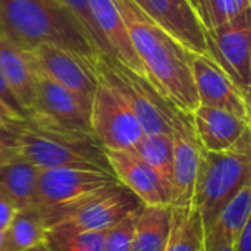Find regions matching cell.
<instances>
[{"label": "cell", "instance_id": "6da1fadb", "mask_svg": "<svg viewBox=\"0 0 251 251\" xmlns=\"http://www.w3.org/2000/svg\"><path fill=\"white\" fill-rule=\"evenodd\" d=\"M113 1L144 66L146 79L171 104L191 115L200 106L193 76L194 53L163 31L132 0Z\"/></svg>", "mask_w": 251, "mask_h": 251}, {"label": "cell", "instance_id": "7a4b0ae2", "mask_svg": "<svg viewBox=\"0 0 251 251\" xmlns=\"http://www.w3.org/2000/svg\"><path fill=\"white\" fill-rule=\"evenodd\" d=\"M0 38L24 50L51 44L94 62L100 51L60 0H0Z\"/></svg>", "mask_w": 251, "mask_h": 251}, {"label": "cell", "instance_id": "3957f363", "mask_svg": "<svg viewBox=\"0 0 251 251\" xmlns=\"http://www.w3.org/2000/svg\"><path fill=\"white\" fill-rule=\"evenodd\" d=\"M6 131L13 151L38 171L79 166L112 172L106 149L93 132L63 128L35 115L7 124Z\"/></svg>", "mask_w": 251, "mask_h": 251}, {"label": "cell", "instance_id": "277c9868", "mask_svg": "<svg viewBox=\"0 0 251 251\" xmlns=\"http://www.w3.org/2000/svg\"><path fill=\"white\" fill-rule=\"evenodd\" d=\"M251 181V128L225 151L201 149L193 204L199 210L204 234L215 225L228 201Z\"/></svg>", "mask_w": 251, "mask_h": 251}, {"label": "cell", "instance_id": "5b68a950", "mask_svg": "<svg viewBox=\"0 0 251 251\" xmlns=\"http://www.w3.org/2000/svg\"><path fill=\"white\" fill-rule=\"evenodd\" d=\"M96 71L132 109L144 134L171 132L174 118L181 112L141 75L135 74L109 54L100 53Z\"/></svg>", "mask_w": 251, "mask_h": 251}, {"label": "cell", "instance_id": "8992f818", "mask_svg": "<svg viewBox=\"0 0 251 251\" xmlns=\"http://www.w3.org/2000/svg\"><path fill=\"white\" fill-rule=\"evenodd\" d=\"M118 182L112 172L97 168L41 169L38 171L35 207L43 212L50 226L59 216Z\"/></svg>", "mask_w": 251, "mask_h": 251}, {"label": "cell", "instance_id": "52a82bcc", "mask_svg": "<svg viewBox=\"0 0 251 251\" xmlns=\"http://www.w3.org/2000/svg\"><path fill=\"white\" fill-rule=\"evenodd\" d=\"M143 206L140 199L121 182L94 194L84 203L59 216L47 231L106 232Z\"/></svg>", "mask_w": 251, "mask_h": 251}, {"label": "cell", "instance_id": "ba28073f", "mask_svg": "<svg viewBox=\"0 0 251 251\" xmlns=\"http://www.w3.org/2000/svg\"><path fill=\"white\" fill-rule=\"evenodd\" d=\"M90 125L93 135L106 150H132L144 135L132 109L100 76L91 103Z\"/></svg>", "mask_w": 251, "mask_h": 251}, {"label": "cell", "instance_id": "9c48e42d", "mask_svg": "<svg viewBox=\"0 0 251 251\" xmlns=\"http://www.w3.org/2000/svg\"><path fill=\"white\" fill-rule=\"evenodd\" d=\"M250 38L251 9L219 26L206 28L207 54L249 100L251 87Z\"/></svg>", "mask_w": 251, "mask_h": 251}, {"label": "cell", "instance_id": "30bf717a", "mask_svg": "<svg viewBox=\"0 0 251 251\" xmlns=\"http://www.w3.org/2000/svg\"><path fill=\"white\" fill-rule=\"evenodd\" d=\"M31 53L37 68L44 75L71 90L88 106H91L99 84V76L94 66L97 59L91 62L74 51L51 44H41L31 50Z\"/></svg>", "mask_w": 251, "mask_h": 251}, {"label": "cell", "instance_id": "8fae6325", "mask_svg": "<svg viewBox=\"0 0 251 251\" xmlns=\"http://www.w3.org/2000/svg\"><path fill=\"white\" fill-rule=\"evenodd\" d=\"M174 140V166L171 182V207L193 204L201 146L196 137L193 118L179 112L171 125Z\"/></svg>", "mask_w": 251, "mask_h": 251}, {"label": "cell", "instance_id": "7c38bea8", "mask_svg": "<svg viewBox=\"0 0 251 251\" xmlns=\"http://www.w3.org/2000/svg\"><path fill=\"white\" fill-rule=\"evenodd\" d=\"M153 22L194 54H207L206 26L190 0H132Z\"/></svg>", "mask_w": 251, "mask_h": 251}, {"label": "cell", "instance_id": "4fadbf2b", "mask_svg": "<svg viewBox=\"0 0 251 251\" xmlns=\"http://www.w3.org/2000/svg\"><path fill=\"white\" fill-rule=\"evenodd\" d=\"M90 112L91 106L81 97L53 81L37 68L35 103L28 115H35L63 128L91 132Z\"/></svg>", "mask_w": 251, "mask_h": 251}, {"label": "cell", "instance_id": "5bb4252c", "mask_svg": "<svg viewBox=\"0 0 251 251\" xmlns=\"http://www.w3.org/2000/svg\"><path fill=\"white\" fill-rule=\"evenodd\" d=\"M193 76L200 104L250 121V100L209 54H193Z\"/></svg>", "mask_w": 251, "mask_h": 251}, {"label": "cell", "instance_id": "9a60e30c", "mask_svg": "<svg viewBox=\"0 0 251 251\" xmlns=\"http://www.w3.org/2000/svg\"><path fill=\"white\" fill-rule=\"evenodd\" d=\"M116 179L144 206H169L171 193L162 176L131 150H106Z\"/></svg>", "mask_w": 251, "mask_h": 251}, {"label": "cell", "instance_id": "2e32d148", "mask_svg": "<svg viewBox=\"0 0 251 251\" xmlns=\"http://www.w3.org/2000/svg\"><path fill=\"white\" fill-rule=\"evenodd\" d=\"M90 15L109 50V54L146 78L144 66L140 62L128 37L125 24L113 0H85Z\"/></svg>", "mask_w": 251, "mask_h": 251}, {"label": "cell", "instance_id": "e0dca14e", "mask_svg": "<svg viewBox=\"0 0 251 251\" xmlns=\"http://www.w3.org/2000/svg\"><path fill=\"white\" fill-rule=\"evenodd\" d=\"M191 118L196 137L206 151L228 150L238 141L244 131L250 128V121L228 110L203 104L191 113Z\"/></svg>", "mask_w": 251, "mask_h": 251}, {"label": "cell", "instance_id": "ac0fdd59", "mask_svg": "<svg viewBox=\"0 0 251 251\" xmlns=\"http://www.w3.org/2000/svg\"><path fill=\"white\" fill-rule=\"evenodd\" d=\"M0 72L28 116L35 103L37 88V65L32 53L0 38Z\"/></svg>", "mask_w": 251, "mask_h": 251}, {"label": "cell", "instance_id": "d6986e66", "mask_svg": "<svg viewBox=\"0 0 251 251\" xmlns=\"http://www.w3.org/2000/svg\"><path fill=\"white\" fill-rule=\"evenodd\" d=\"M38 169L18 153L9 156L0 165V193L16 210L37 204Z\"/></svg>", "mask_w": 251, "mask_h": 251}, {"label": "cell", "instance_id": "ffe728a7", "mask_svg": "<svg viewBox=\"0 0 251 251\" xmlns=\"http://www.w3.org/2000/svg\"><path fill=\"white\" fill-rule=\"evenodd\" d=\"M171 206L140 209L129 251H165L171 229Z\"/></svg>", "mask_w": 251, "mask_h": 251}, {"label": "cell", "instance_id": "44dd1931", "mask_svg": "<svg viewBox=\"0 0 251 251\" xmlns=\"http://www.w3.org/2000/svg\"><path fill=\"white\" fill-rule=\"evenodd\" d=\"M49 224L38 207L16 210L3 232V251H26L44 243Z\"/></svg>", "mask_w": 251, "mask_h": 251}, {"label": "cell", "instance_id": "7402d4cb", "mask_svg": "<svg viewBox=\"0 0 251 251\" xmlns=\"http://www.w3.org/2000/svg\"><path fill=\"white\" fill-rule=\"evenodd\" d=\"M171 209V229L165 251H204V228L194 204Z\"/></svg>", "mask_w": 251, "mask_h": 251}, {"label": "cell", "instance_id": "603a6c76", "mask_svg": "<svg viewBox=\"0 0 251 251\" xmlns=\"http://www.w3.org/2000/svg\"><path fill=\"white\" fill-rule=\"evenodd\" d=\"M249 221H251V181L222 209L215 225L204 234V241H226L232 244Z\"/></svg>", "mask_w": 251, "mask_h": 251}, {"label": "cell", "instance_id": "cb8c5ba5", "mask_svg": "<svg viewBox=\"0 0 251 251\" xmlns=\"http://www.w3.org/2000/svg\"><path fill=\"white\" fill-rule=\"evenodd\" d=\"M150 168H153L169 187L172 182L174 166V140L171 132L144 134L131 150Z\"/></svg>", "mask_w": 251, "mask_h": 251}, {"label": "cell", "instance_id": "d4e9b609", "mask_svg": "<svg viewBox=\"0 0 251 251\" xmlns=\"http://www.w3.org/2000/svg\"><path fill=\"white\" fill-rule=\"evenodd\" d=\"M106 232L47 231L44 244L51 251H103Z\"/></svg>", "mask_w": 251, "mask_h": 251}, {"label": "cell", "instance_id": "484cf974", "mask_svg": "<svg viewBox=\"0 0 251 251\" xmlns=\"http://www.w3.org/2000/svg\"><path fill=\"white\" fill-rule=\"evenodd\" d=\"M201 4L204 13L203 24L209 29L219 26L250 9L251 0H201Z\"/></svg>", "mask_w": 251, "mask_h": 251}, {"label": "cell", "instance_id": "4316f807", "mask_svg": "<svg viewBox=\"0 0 251 251\" xmlns=\"http://www.w3.org/2000/svg\"><path fill=\"white\" fill-rule=\"evenodd\" d=\"M140 209L132 212L131 215L124 218L121 222H118L115 226H112L110 229L106 231L103 251L131 250V243H132V237H134V231H135V222H137V216H138Z\"/></svg>", "mask_w": 251, "mask_h": 251}, {"label": "cell", "instance_id": "83f0119b", "mask_svg": "<svg viewBox=\"0 0 251 251\" xmlns=\"http://www.w3.org/2000/svg\"><path fill=\"white\" fill-rule=\"evenodd\" d=\"M60 1L65 3L76 15L79 22L84 25V28L90 34V37H91L94 46L99 49V51L103 53V54H109V50H107V47H106V44H104V41H103V38H101V35H100V32H99V29H97L91 15H90V10L87 7L85 0H60Z\"/></svg>", "mask_w": 251, "mask_h": 251}, {"label": "cell", "instance_id": "f1b7e54d", "mask_svg": "<svg viewBox=\"0 0 251 251\" xmlns=\"http://www.w3.org/2000/svg\"><path fill=\"white\" fill-rule=\"evenodd\" d=\"M0 103L7 109L10 110L16 118L19 119H25L26 118V112L25 109L21 106V103L18 101V99L15 97V94L12 93V90L9 88L3 74L0 72Z\"/></svg>", "mask_w": 251, "mask_h": 251}, {"label": "cell", "instance_id": "f546056e", "mask_svg": "<svg viewBox=\"0 0 251 251\" xmlns=\"http://www.w3.org/2000/svg\"><path fill=\"white\" fill-rule=\"evenodd\" d=\"M15 213H16V209L13 207V204L0 193V231L4 232V229L9 226Z\"/></svg>", "mask_w": 251, "mask_h": 251}, {"label": "cell", "instance_id": "4dcf8cb0", "mask_svg": "<svg viewBox=\"0 0 251 251\" xmlns=\"http://www.w3.org/2000/svg\"><path fill=\"white\" fill-rule=\"evenodd\" d=\"M232 251H251V221L246 224L240 235L232 243Z\"/></svg>", "mask_w": 251, "mask_h": 251}, {"label": "cell", "instance_id": "1f68e13d", "mask_svg": "<svg viewBox=\"0 0 251 251\" xmlns=\"http://www.w3.org/2000/svg\"><path fill=\"white\" fill-rule=\"evenodd\" d=\"M13 153L15 151L12 149V144H10V140H9L7 131H6V125H1L0 126V165Z\"/></svg>", "mask_w": 251, "mask_h": 251}, {"label": "cell", "instance_id": "d6a6232c", "mask_svg": "<svg viewBox=\"0 0 251 251\" xmlns=\"http://www.w3.org/2000/svg\"><path fill=\"white\" fill-rule=\"evenodd\" d=\"M204 251H232V244L226 241H204Z\"/></svg>", "mask_w": 251, "mask_h": 251}, {"label": "cell", "instance_id": "836d02e7", "mask_svg": "<svg viewBox=\"0 0 251 251\" xmlns=\"http://www.w3.org/2000/svg\"><path fill=\"white\" fill-rule=\"evenodd\" d=\"M19 118H16L10 110H7L1 103H0V126L1 125H7L13 121H18Z\"/></svg>", "mask_w": 251, "mask_h": 251}, {"label": "cell", "instance_id": "e575fe53", "mask_svg": "<svg viewBox=\"0 0 251 251\" xmlns=\"http://www.w3.org/2000/svg\"><path fill=\"white\" fill-rule=\"evenodd\" d=\"M190 3L193 4L194 10L197 12V15L200 16V19H201V22H203L204 13H203V4H201V0H190Z\"/></svg>", "mask_w": 251, "mask_h": 251}, {"label": "cell", "instance_id": "d590c367", "mask_svg": "<svg viewBox=\"0 0 251 251\" xmlns=\"http://www.w3.org/2000/svg\"><path fill=\"white\" fill-rule=\"evenodd\" d=\"M26 251H51L44 243H40V244H37L35 247H32V249H29V250Z\"/></svg>", "mask_w": 251, "mask_h": 251}, {"label": "cell", "instance_id": "8d00e7d4", "mask_svg": "<svg viewBox=\"0 0 251 251\" xmlns=\"http://www.w3.org/2000/svg\"><path fill=\"white\" fill-rule=\"evenodd\" d=\"M0 251H3V231H0Z\"/></svg>", "mask_w": 251, "mask_h": 251}]
</instances>
